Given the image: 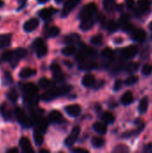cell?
Listing matches in <instances>:
<instances>
[{
	"label": "cell",
	"mask_w": 152,
	"mask_h": 153,
	"mask_svg": "<svg viewBox=\"0 0 152 153\" xmlns=\"http://www.w3.org/2000/svg\"><path fill=\"white\" fill-rule=\"evenodd\" d=\"M22 95H23V100L27 104H37L39 100V96H38V88L34 83L28 82L22 85Z\"/></svg>",
	"instance_id": "1"
},
{
	"label": "cell",
	"mask_w": 152,
	"mask_h": 153,
	"mask_svg": "<svg viewBox=\"0 0 152 153\" xmlns=\"http://www.w3.org/2000/svg\"><path fill=\"white\" fill-rule=\"evenodd\" d=\"M70 91H71V86H69V85H64V86H61L58 88L54 87L52 89L47 90L44 94H42L40 99L43 101L48 102V101H51V100L56 99L57 97L67 94Z\"/></svg>",
	"instance_id": "2"
},
{
	"label": "cell",
	"mask_w": 152,
	"mask_h": 153,
	"mask_svg": "<svg viewBox=\"0 0 152 153\" xmlns=\"http://www.w3.org/2000/svg\"><path fill=\"white\" fill-rule=\"evenodd\" d=\"M14 116H15V119L17 120V122L20 124V126L23 128H30L32 126V122L30 120V117H29L27 116V114L25 113V111L17 107L14 108Z\"/></svg>",
	"instance_id": "3"
},
{
	"label": "cell",
	"mask_w": 152,
	"mask_h": 153,
	"mask_svg": "<svg viewBox=\"0 0 152 153\" xmlns=\"http://www.w3.org/2000/svg\"><path fill=\"white\" fill-rule=\"evenodd\" d=\"M97 57V51L91 48H87L84 45L82 46V48H81V50L79 51V53H77L75 58L76 60L82 62L84 60H89V59H94Z\"/></svg>",
	"instance_id": "4"
},
{
	"label": "cell",
	"mask_w": 152,
	"mask_h": 153,
	"mask_svg": "<svg viewBox=\"0 0 152 153\" xmlns=\"http://www.w3.org/2000/svg\"><path fill=\"white\" fill-rule=\"evenodd\" d=\"M32 47L35 49L36 55L39 58L44 57L47 53V48L46 46V43L44 42V40L40 38H37L33 43H32Z\"/></svg>",
	"instance_id": "5"
},
{
	"label": "cell",
	"mask_w": 152,
	"mask_h": 153,
	"mask_svg": "<svg viewBox=\"0 0 152 153\" xmlns=\"http://www.w3.org/2000/svg\"><path fill=\"white\" fill-rule=\"evenodd\" d=\"M97 12H98V6L96 5V4L90 3L82 9L79 14V18L82 20V19L89 18V17H95Z\"/></svg>",
	"instance_id": "6"
},
{
	"label": "cell",
	"mask_w": 152,
	"mask_h": 153,
	"mask_svg": "<svg viewBox=\"0 0 152 153\" xmlns=\"http://www.w3.org/2000/svg\"><path fill=\"white\" fill-rule=\"evenodd\" d=\"M27 55V50L23 48H18L16 49L13 50V59L10 62V65L13 66V68H15L17 64L26 56Z\"/></svg>",
	"instance_id": "7"
},
{
	"label": "cell",
	"mask_w": 152,
	"mask_h": 153,
	"mask_svg": "<svg viewBox=\"0 0 152 153\" xmlns=\"http://www.w3.org/2000/svg\"><path fill=\"white\" fill-rule=\"evenodd\" d=\"M80 133H81V128H80L79 126H74V127L72 129L70 134H69V135L67 136V138L65 139V145L67 146V147L73 146V145L75 143V142L77 141V139H78V137H79V135H80Z\"/></svg>",
	"instance_id": "8"
},
{
	"label": "cell",
	"mask_w": 152,
	"mask_h": 153,
	"mask_svg": "<svg viewBox=\"0 0 152 153\" xmlns=\"http://www.w3.org/2000/svg\"><path fill=\"white\" fill-rule=\"evenodd\" d=\"M0 115L2 116L4 120L7 122L12 121L13 120V118H15L14 110L13 111L5 103H3L0 105Z\"/></svg>",
	"instance_id": "9"
},
{
	"label": "cell",
	"mask_w": 152,
	"mask_h": 153,
	"mask_svg": "<svg viewBox=\"0 0 152 153\" xmlns=\"http://www.w3.org/2000/svg\"><path fill=\"white\" fill-rule=\"evenodd\" d=\"M138 51H139V49H138L137 46L132 45V46L123 48L121 50V56L125 59H130V58L134 57L138 54Z\"/></svg>",
	"instance_id": "10"
},
{
	"label": "cell",
	"mask_w": 152,
	"mask_h": 153,
	"mask_svg": "<svg viewBox=\"0 0 152 153\" xmlns=\"http://www.w3.org/2000/svg\"><path fill=\"white\" fill-rule=\"evenodd\" d=\"M50 69L52 71V74H53V76L55 78V80L56 82H62L64 80H65V74L60 67V65L56 63H53L51 65H50Z\"/></svg>",
	"instance_id": "11"
},
{
	"label": "cell",
	"mask_w": 152,
	"mask_h": 153,
	"mask_svg": "<svg viewBox=\"0 0 152 153\" xmlns=\"http://www.w3.org/2000/svg\"><path fill=\"white\" fill-rule=\"evenodd\" d=\"M48 124H49V120L42 117L41 116L39 117H38L35 122H34V125L36 126V130L39 131L40 133L42 134H45L48 128Z\"/></svg>",
	"instance_id": "12"
},
{
	"label": "cell",
	"mask_w": 152,
	"mask_h": 153,
	"mask_svg": "<svg viewBox=\"0 0 152 153\" xmlns=\"http://www.w3.org/2000/svg\"><path fill=\"white\" fill-rule=\"evenodd\" d=\"M81 0H67L65 4H64V7H63V10H62V13H61V16L62 17H65L67 16L70 12L76 7V5L80 3Z\"/></svg>",
	"instance_id": "13"
},
{
	"label": "cell",
	"mask_w": 152,
	"mask_h": 153,
	"mask_svg": "<svg viewBox=\"0 0 152 153\" xmlns=\"http://www.w3.org/2000/svg\"><path fill=\"white\" fill-rule=\"evenodd\" d=\"M39 24V21L37 18H31L30 20H28L27 22H24L23 24V30L25 32H31L33 30H35Z\"/></svg>",
	"instance_id": "14"
},
{
	"label": "cell",
	"mask_w": 152,
	"mask_h": 153,
	"mask_svg": "<svg viewBox=\"0 0 152 153\" xmlns=\"http://www.w3.org/2000/svg\"><path fill=\"white\" fill-rule=\"evenodd\" d=\"M57 12V10L56 8H53V7H47V8H44V9H41L39 12V16L44 20V21H47L49 19H51V17Z\"/></svg>",
	"instance_id": "15"
},
{
	"label": "cell",
	"mask_w": 152,
	"mask_h": 153,
	"mask_svg": "<svg viewBox=\"0 0 152 153\" xmlns=\"http://www.w3.org/2000/svg\"><path fill=\"white\" fill-rule=\"evenodd\" d=\"M48 120L54 124H62L65 122L63 115L57 110H53L48 114Z\"/></svg>",
	"instance_id": "16"
},
{
	"label": "cell",
	"mask_w": 152,
	"mask_h": 153,
	"mask_svg": "<svg viewBox=\"0 0 152 153\" xmlns=\"http://www.w3.org/2000/svg\"><path fill=\"white\" fill-rule=\"evenodd\" d=\"M19 144H20V147H21V149H22V151L23 152H34V150L31 147V143H30V140L27 137H24V136L22 137L20 142H19Z\"/></svg>",
	"instance_id": "17"
},
{
	"label": "cell",
	"mask_w": 152,
	"mask_h": 153,
	"mask_svg": "<svg viewBox=\"0 0 152 153\" xmlns=\"http://www.w3.org/2000/svg\"><path fill=\"white\" fill-rule=\"evenodd\" d=\"M132 39L137 42H142L145 40L146 38V32L142 29H134L132 31Z\"/></svg>",
	"instance_id": "18"
},
{
	"label": "cell",
	"mask_w": 152,
	"mask_h": 153,
	"mask_svg": "<svg viewBox=\"0 0 152 153\" xmlns=\"http://www.w3.org/2000/svg\"><path fill=\"white\" fill-rule=\"evenodd\" d=\"M65 112L70 116V117H77L80 114H81V111H82V108L79 105H69L67 107H65Z\"/></svg>",
	"instance_id": "19"
},
{
	"label": "cell",
	"mask_w": 152,
	"mask_h": 153,
	"mask_svg": "<svg viewBox=\"0 0 152 153\" xmlns=\"http://www.w3.org/2000/svg\"><path fill=\"white\" fill-rule=\"evenodd\" d=\"M98 67V64L92 60H84V61H82L80 62V65H79V69L81 70H93V69H96Z\"/></svg>",
	"instance_id": "20"
},
{
	"label": "cell",
	"mask_w": 152,
	"mask_h": 153,
	"mask_svg": "<svg viewBox=\"0 0 152 153\" xmlns=\"http://www.w3.org/2000/svg\"><path fill=\"white\" fill-rule=\"evenodd\" d=\"M36 74V70L35 69H32V68H30V67H25V68H22L20 73H19V76L21 79H28V78H30L32 76H34Z\"/></svg>",
	"instance_id": "21"
},
{
	"label": "cell",
	"mask_w": 152,
	"mask_h": 153,
	"mask_svg": "<svg viewBox=\"0 0 152 153\" xmlns=\"http://www.w3.org/2000/svg\"><path fill=\"white\" fill-rule=\"evenodd\" d=\"M12 42V34H0V49L8 48Z\"/></svg>",
	"instance_id": "22"
},
{
	"label": "cell",
	"mask_w": 152,
	"mask_h": 153,
	"mask_svg": "<svg viewBox=\"0 0 152 153\" xmlns=\"http://www.w3.org/2000/svg\"><path fill=\"white\" fill-rule=\"evenodd\" d=\"M81 24H80V28L82 30H88L92 28V26L94 25V18L93 17H89V18H84L81 20Z\"/></svg>",
	"instance_id": "23"
},
{
	"label": "cell",
	"mask_w": 152,
	"mask_h": 153,
	"mask_svg": "<svg viewBox=\"0 0 152 153\" xmlns=\"http://www.w3.org/2000/svg\"><path fill=\"white\" fill-rule=\"evenodd\" d=\"M39 85L41 89L49 90V89H52L56 86V82H53L52 80L47 79V78H41L39 81Z\"/></svg>",
	"instance_id": "24"
},
{
	"label": "cell",
	"mask_w": 152,
	"mask_h": 153,
	"mask_svg": "<svg viewBox=\"0 0 152 153\" xmlns=\"http://www.w3.org/2000/svg\"><path fill=\"white\" fill-rule=\"evenodd\" d=\"M96 82V79L93 74H87L83 76L82 78V85L85 87H93Z\"/></svg>",
	"instance_id": "25"
},
{
	"label": "cell",
	"mask_w": 152,
	"mask_h": 153,
	"mask_svg": "<svg viewBox=\"0 0 152 153\" xmlns=\"http://www.w3.org/2000/svg\"><path fill=\"white\" fill-rule=\"evenodd\" d=\"M81 40V37L80 35H78L77 33H73V34H69L67 36L65 37L64 41L67 44V45H73L74 43H77Z\"/></svg>",
	"instance_id": "26"
},
{
	"label": "cell",
	"mask_w": 152,
	"mask_h": 153,
	"mask_svg": "<svg viewBox=\"0 0 152 153\" xmlns=\"http://www.w3.org/2000/svg\"><path fill=\"white\" fill-rule=\"evenodd\" d=\"M151 1L150 0H139L138 1V4H137V5H138V12H140V13H144V12H146V11H148L149 9H150V7H151Z\"/></svg>",
	"instance_id": "27"
},
{
	"label": "cell",
	"mask_w": 152,
	"mask_h": 153,
	"mask_svg": "<svg viewBox=\"0 0 152 153\" xmlns=\"http://www.w3.org/2000/svg\"><path fill=\"white\" fill-rule=\"evenodd\" d=\"M133 101V95L131 91H126L121 98V103L125 106H128L132 104Z\"/></svg>",
	"instance_id": "28"
},
{
	"label": "cell",
	"mask_w": 152,
	"mask_h": 153,
	"mask_svg": "<svg viewBox=\"0 0 152 153\" xmlns=\"http://www.w3.org/2000/svg\"><path fill=\"white\" fill-rule=\"evenodd\" d=\"M13 80L12 74L9 72L5 71L2 76V84L4 86H10L13 84Z\"/></svg>",
	"instance_id": "29"
},
{
	"label": "cell",
	"mask_w": 152,
	"mask_h": 153,
	"mask_svg": "<svg viewBox=\"0 0 152 153\" xmlns=\"http://www.w3.org/2000/svg\"><path fill=\"white\" fill-rule=\"evenodd\" d=\"M93 129L99 134H105L108 132V127L104 123L97 122L93 126Z\"/></svg>",
	"instance_id": "30"
},
{
	"label": "cell",
	"mask_w": 152,
	"mask_h": 153,
	"mask_svg": "<svg viewBox=\"0 0 152 153\" xmlns=\"http://www.w3.org/2000/svg\"><path fill=\"white\" fill-rule=\"evenodd\" d=\"M103 6L105 10L108 13L114 12L116 9V1L115 0H103Z\"/></svg>",
	"instance_id": "31"
},
{
	"label": "cell",
	"mask_w": 152,
	"mask_h": 153,
	"mask_svg": "<svg viewBox=\"0 0 152 153\" xmlns=\"http://www.w3.org/2000/svg\"><path fill=\"white\" fill-rule=\"evenodd\" d=\"M33 139H34V143L37 146H40L43 142H44V138H43V134L40 133L38 130H34L33 132Z\"/></svg>",
	"instance_id": "32"
},
{
	"label": "cell",
	"mask_w": 152,
	"mask_h": 153,
	"mask_svg": "<svg viewBox=\"0 0 152 153\" xmlns=\"http://www.w3.org/2000/svg\"><path fill=\"white\" fill-rule=\"evenodd\" d=\"M6 97L8 99V100L11 102V103H15L19 98V95H18V92L15 89H11L7 93H6Z\"/></svg>",
	"instance_id": "33"
},
{
	"label": "cell",
	"mask_w": 152,
	"mask_h": 153,
	"mask_svg": "<svg viewBox=\"0 0 152 153\" xmlns=\"http://www.w3.org/2000/svg\"><path fill=\"white\" fill-rule=\"evenodd\" d=\"M148 106H149V100L147 97L142 99V100L140 101V104H139V112L140 114H144L147 112V109H148Z\"/></svg>",
	"instance_id": "34"
},
{
	"label": "cell",
	"mask_w": 152,
	"mask_h": 153,
	"mask_svg": "<svg viewBox=\"0 0 152 153\" xmlns=\"http://www.w3.org/2000/svg\"><path fill=\"white\" fill-rule=\"evenodd\" d=\"M59 32H60V29L58 27L52 26L46 30V35L48 38H55L59 34Z\"/></svg>",
	"instance_id": "35"
},
{
	"label": "cell",
	"mask_w": 152,
	"mask_h": 153,
	"mask_svg": "<svg viewBox=\"0 0 152 153\" xmlns=\"http://www.w3.org/2000/svg\"><path fill=\"white\" fill-rule=\"evenodd\" d=\"M13 50H5L1 55V60L4 62L10 63L13 59Z\"/></svg>",
	"instance_id": "36"
},
{
	"label": "cell",
	"mask_w": 152,
	"mask_h": 153,
	"mask_svg": "<svg viewBox=\"0 0 152 153\" xmlns=\"http://www.w3.org/2000/svg\"><path fill=\"white\" fill-rule=\"evenodd\" d=\"M102 119H103V121L106 124L110 125V124H113L115 122L116 117H115V116L111 112H105L103 114V116H102Z\"/></svg>",
	"instance_id": "37"
},
{
	"label": "cell",
	"mask_w": 152,
	"mask_h": 153,
	"mask_svg": "<svg viewBox=\"0 0 152 153\" xmlns=\"http://www.w3.org/2000/svg\"><path fill=\"white\" fill-rule=\"evenodd\" d=\"M119 27H120V25H119L116 22H115V21H113V20H111V21H109V22H107V29H108V31L111 32V33L116 31V30H118Z\"/></svg>",
	"instance_id": "38"
},
{
	"label": "cell",
	"mask_w": 152,
	"mask_h": 153,
	"mask_svg": "<svg viewBox=\"0 0 152 153\" xmlns=\"http://www.w3.org/2000/svg\"><path fill=\"white\" fill-rule=\"evenodd\" d=\"M76 52V48L73 45H68L62 49V53L65 56H72Z\"/></svg>",
	"instance_id": "39"
},
{
	"label": "cell",
	"mask_w": 152,
	"mask_h": 153,
	"mask_svg": "<svg viewBox=\"0 0 152 153\" xmlns=\"http://www.w3.org/2000/svg\"><path fill=\"white\" fill-rule=\"evenodd\" d=\"M91 144L95 148H100L105 144V140L101 137H93L91 140Z\"/></svg>",
	"instance_id": "40"
},
{
	"label": "cell",
	"mask_w": 152,
	"mask_h": 153,
	"mask_svg": "<svg viewBox=\"0 0 152 153\" xmlns=\"http://www.w3.org/2000/svg\"><path fill=\"white\" fill-rule=\"evenodd\" d=\"M101 55H102L103 57H105V58H107V59L109 60V59L114 58V56H115V52H114V50H112L111 48H107L103 49V51L101 52Z\"/></svg>",
	"instance_id": "41"
},
{
	"label": "cell",
	"mask_w": 152,
	"mask_h": 153,
	"mask_svg": "<svg viewBox=\"0 0 152 153\" xmlns=\"http://www.w3.org/2000/svg\"><path fill=\"white\" fill-rule=\"evenodd\" d=\"M139 68V64L138 63H130L128 65H126L125 66V70L127 73H134L135 71H137Z\"/></svg>",
	"instance_id": "42"
},
{
	"label": "cell",
	"mask_w": 152,
	"mask_h": 153,
	"mask_svg": "<svg viewBox=\"0 0 152 153\" xmlns=\"http://www.w3.org/2000/svg\"><path fill=\"white\" fill-rule=\"evenodd\" d=\"M142 73L143 75H146V76H149L152 74V65L150 64H146L142 66Z\"/></svg>",
	"instance_id": "43"
},
{
	"label": "cell",
	"mask_w": 152,
	"mask_h": 153,
	"mask_svg": "<svg viewBox=\"0 0 152 153\" xmlns=\"http://www.w3.org/2000/svg\"><path fill=\"white\" fill-rule=\"evenodd\" d=\"M90 42H91V44H93L95 46L100 45L103 42V37L101 35H96V36H94V37L91 38Z\"/></svg>",
	"instance_id": "44"
},
{
	"label": "cell",
	"mask_w": 152,
	"mask_h": 153,
	"mask_svg": "<svg viewBox=\"0 0 152 153\" xmlns=\"http://www.w3.org/2000/svg\"><path fill=\"white\" fill-rule=\"evenodd\" d=\"M138 81H139L138 76H136V75H131V76H129V77L125 80V83L126 85H133V84H135Z\"/></svg>",
	"instance_id": "45"
},
{
	"label": "cell",
	"mask_w": 152,
	"mask_h": 153,
	"mask_svg": "<svg viewBox=\"0 0 152 153\" xmlns=\"http://www.w3.org/2000/svg\"><path fill=\"white\" fill-rule=\"evenodd\" d=\"M125 4H126L128 9L133 10L134 8V5H135V1L134 0H125Z\"/></svg>",
	"instance_id": "46"
},
{
	"label": "cell",
	"mask_w": 152,
	"mask_h": 153,
	"mask_svg": "<svg viewBox=\"0 0 152 153\" xmlns=\"http://www.w3.org/2000/svg\"><path fill=\"white\" fill-rule=\"evenodd\" d=\"M122 85H123V82H122L121 80H117V81L115 82V84H114V90H115V91H119V90L121 89Z\"/></svg>",
	"instance_id": "47"
},
{
	"label": "cell",
	"mask_w": 152,
	"mask_h": 153,
	"mask_svg": "<svg viewBox=\"0 0 152 153\" xmlns=\"http://www.w3.org/2000/svg\"><path fill=\"white\" fill-rule=\"evenodd\" d=\"M114 152H128V148L125 145H119L114 150Z\"/></svg>",
	"instance_id": "48"
},
{
	"label": "cell",
	"mask_w": 152,
	"mask_h": 153,
	"mask_svg": "<svg viewBox=\"0 0 152 153\" xmlns=\"http://www.w3.org/2000/svg\"><path fill=\"white\" fill-rule=\"evenodd\" d=\"M72 152H78V153H81V152L88 153L89 152L87 150H85V149H82V148H73V149H72Z\"/></svg>",
	"instance_id": "49"
},
{
	"label": "cell",
	"mask_w": 152,
	"mask_h": 153,
	"mask_svg": "<svg viewBox=\"0 0 152 153\" xmlns=\"http://www.w3.org/2000/svg\"><path fill=\"white\" fill-rule=\"evenodd\" d=\"M144 152L147 153H151L152 152V143H149L145 146L144 150H143Z\"/></svg>",
	"instance_id": "50"
},
{
	"label": "cell",
	"mask_w": 152,
	"mask_h": 153,
	"mask_svg": "<svg viewBox=\"0 0 152 153\" xmlns=\"http://www.w3.org/2000/svg\"><path fill=\"white\" fill-rule=\"evenodd\" d=\"M18 152H19V150H18L17 148H12V149H9V150H7V152L17 153Z\"/></svg>",
	"instance_id": "51"
},
{
	"label": "cell",
	"mask_w": 152,
	"mask_h": 153,
	"mask_svg": "<svg viewBox=\"0 0 152 153\" xmlns=\"http://www.w3.org/2000/svg\"><path fill=\"white\" fill-rule=\"evenodd\" d=\"M39 4H45L46 2H47L48 0H38Z\"/></svg>",
	"instance_id": "52"
},
{
	"label": "cell",
	"mask_w": 152,
	"mask_h": 153,
	"mask_svg": "<svg viewBox=\"0 0 152 153\" xmlns=\"http://www.w3.org/2000/svg\"><path fill=\"white\" fill-rule=\"evenodd\" d=\"M39 152H47V153H48V152H49V151H47V150H39Z\"/></svg>",
	"instance_id": "53"
},
{
	"label": "cell",
	"mask_w": 152,
	"mask_h": 153,
	"mask_svg": "<svg viewBox=\"0 0 152 153\" xmlns=\"http://www.w3.org/2000/svg\"><path fill=\"white\" fill-rule=\"evenodd\" d=\"M122 41H123V39H122L121 38H119V39H118V40H115V42H116V43H120V42H122Z\"/></svg>",
	"instance_id": "54"
},
{
	"label": "cell",
	"mask_w": 152,
	"mask_h": 153,
	"mask_svg": "<svg viewBox=\"0 0 152 153\" xmlns=\"http://www.w3.org/2000/svg\"><path fill=\"white\" fill-rule=\"evenodd\" d=\"M4 3L2 0H0V8H1V7H3V6H4Z\"/></svg>",
	"instance_id": "55"
},
{
	"label": "cell",
	"mask_w": 152,
	"mask_h": 153,
	"mask_svg": "<svg viewBox=\"0 0 152 153\" xmlns=\"http://www.w3.org/2000/svg\"><path fill=\"white\" fill-rule=\"evenodd\" d=\"M56 1V3H57V4H60V3H62L64 0H55Z\"/></svg>",
	"instance_id": "56"
},
{
	"label": "cell",
	"mask_w": 152,
	"mask_h": 153,
	"mask_svg": "<svg viewBox=\"0 0 152 153\" xmlns=\"http://www.w3.org/2000/svg\"><path fill=\"white\" fill-rule=\"evenodd\" d=\"M150 29H151V30H152V22H151V23H150Z\"/></svg>",
	"instance_id": "57"
},
{
	"label": "cell",
	"mask_w": 152,
	"mask_h": 153,
	"mask_svg": "<svg viewBox=\"0 0 152 153\" xmlns=\"http://www.w3.org/2000/svg\"><path fill=\"white\" fill-rule=\"evenodd\" d=\"M151 39H152V35H151Z\"/></svg>",
	"instance_id": "58"
}]
</instances>
